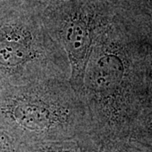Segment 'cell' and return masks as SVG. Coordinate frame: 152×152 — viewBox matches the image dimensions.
Segmentation results:
<instances>
[{
	"label": "cell",
	"instance_id": "6da1fadb",
	"mask_svg": "<svg viewBox=\"0 0 152 152\" xmlns=\"http://www.w3.org/2000/svg\"><path fill=\"white\" fill-rule=\"evenodd\" d=\"M0 131L19 145L92 136L86 106L69 80L0 89Z\"/></svg>",
	"mask_w": 152,
	"mask_h": 152
},
{
	"label": "cell",
	"instance_id": "7a4b0ae2",
	"mask_svg": "<svg viewBox=\"0 0 152 152\" xmlns=\"http://www.w3.org/2000/svg\"><path fill=\"white\" fill-rule=\"evenodd\" d=\"M64 49L49 32L42 8L31 0L0 4V89L69 80Z\"/></svg>",
	"mask_w": 152,
	"mask_h": 152
},
{
	"label": "cell",
	"instance_id": "3957f363",
	"mask_svg": "<svg viewBox=\"0 0 152 152\" xmlns=\"http://www.w3.org/2000/svg\"><path fill=\"white\" fill-rule=\"evenodd\" d=\"M116 26L107 15L94 39L80 95L98 142L124 139L131 121L122 104L129 66Z\"/></svg>",
	"mask_w": 152,
	"mask_h": 152
},
{
	"label": "cell",
	"instance_id": "277c9868",
	"mask_svg": "<svg viewBox=\"0 0 152 152\" xmlns=\"http://www.w3.org/2000/svg\"><path fill=\"white\" fill-rule=\"evenodd\" d=\"M107 15L102 0H64L42 8L49 32L67 56L69 82L77 92L95 37Z\"/></svg>",
	"mask_w": 152,
	"mask_h": 152
},
{
	"label": "cell",
	"instance_id": "5b68a950",
	"mask_svg": "<svg viewBox=\"0 0 152 152\" xmlns=\"http://www.w3.org/2000/svg\"><path fill=\"white\" fill-rule=\"evenodd\" d=\"M97 141L92 136L64 140L20 145V152H94Z\"/></svg>",
	"mask_w": 152,
	"mask_h": 152
},
{
	"label": "cell",
	"instance_id": "8992f818",
	"mask_svg": "<svg viewBox=\"0 0 152 152\" xmlns=\"http://www.w3.org/2000/svg\"><path fill=\"white\" fill-rule=\"evenodd\" d=\"M94 152H147L140 147L128 144L124 139L97 142Z\"/></svg>",
	"mask_w": 152,
	"mask_h": 152
},
{
	"label": "cell",
	"instance_id": "52a82bcc",
	"mask_svg": "<svg viewBox=\"0 0 152 152\" xmlns=\"http://www.w3.org/2000/svg\"><path fill=\"white\" fill-rule=\"evenodd\" d=\"M0 152H20V145L0 131Z\"/></svg>",
	"mask_w": 152,
	"mask_h": 152
},
{
	"label": "cell",
	"instance_id": "ba28073f",
	"mask_svg": "<svg viewBox=\"0 0 152 152\" xmlns=\"http://www.w3.org/2000/svg\"><path fill=\"white\" fill-rule=\"evenodd\" d=\"M15 1H20V0H0V4H5V3H10V2H15Z\"/></svg>",
	"mask_w": 152,
	"mask_h": 152
}]
</instances>
